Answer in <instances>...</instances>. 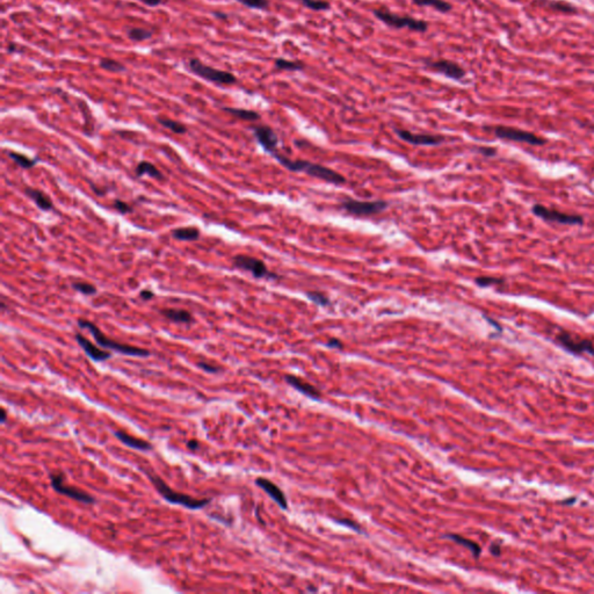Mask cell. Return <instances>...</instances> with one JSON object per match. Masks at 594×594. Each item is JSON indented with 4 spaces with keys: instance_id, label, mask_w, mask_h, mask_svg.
Here are the masks:
<instances>
[{
    "instance_id": "cell-1",
    "label": "cell",
    "mask_w": 594,
    "mask_h": 594,
    "mask_svg": "<svg viewBox=\"0 0 594 594\" xmlns=\"http://www.w3.org/2000/svg\"><path fill=\"white\" fill-rule=\"evenodd\" d=\"M272 156L274 157L281 165H283L287 170L292 172H305V173L311 175V177L318 178V179L328 181L330 183H334V185H341V183L346 182V179L343 175L337 173V172L331 170V168L325 167V166L323 165L314 164V163L308 162V160L289 159L287 158L286 156H283V154L279 152V151H276Z\"/></svg>"
},
{
    "instance_id": "cell-2",
    "label": "cell",
    "mask_w": 594,
    "mask_h": 594,
    "mask_svg": "<svg viewBox=\"0 0 594 594\" xmlns=\"http://www.w3.org/2000/svg\"><path fill=\"white\" fill-rule=\"evenodd\" d=\"M147 475L148 479L152 483V485L156 488L157 491H158V494L162 495L166 501H168V503L180 505V506H183L189 510H200L203 509L204 506H207V505L212 501V499H198L191 497V495H188L180 494V492L172 490L170 486L159 476H157V475H154L150 471H147Z\"/></svg>"
},
{
    "instance_id": "cell-3",
    "label": "cell",
    "mask_w": 594,
    "mask_h": 594,
    "mask_svg": "<svg viewBox=\"0 0 594 594\" xmlns=\"http://www.w3.org/2000/svg\"><path fill=\"white\" fill-rule=\"evenodd\" d=\"M78 325L80 329L88 330V331L91 332V334L93 335L94 340H96L101 347H103V348L115 350V352L121 353V354L129 355V356L147 358V356L150 355V352H148V349L141 348V347L126 345V344H121V343H117V341H115V340L109 339L108 337H106V335L101 332V330L98 328L96 324L90 322V320L79 319Z\"/></svg>"
},
{
    "instance_id": "cell-4",
    "label": "cell",
    "mask_w": 594,
    "mask_h": 594,
    "mask_svg": "<svg viewBox=\"0 0 594 594\" xmlns=\"http://www.w3.org/2000/svg\"><path fill=\"white\" fill-rule=\"evenodd\" d=\"M186 66L193 74L214 84L233 85L237 82V78L233 73L209 66L198 58H191L187 62Z\"/></svg>"
},
{
    "instance_id": "cell-5",
    "label": "cell",
    "mask_w": 594,
    "mask_h": 594,
    "mask_svg": "<svg viewBox=\"0 0 594 594\" xmlns=\"http://www.w3.org/2000/svg\"><path fill=\"white\" fill-rule=\"evenodd\" d=\"M374 16L381 22L396 29L409 28L418 33H425L429 29V23L424 21V20L414 19V17L409 16H398V14L391 13L388 10L374 11Z\"/></svg>"
},
{
    "instance_id": "cell-6",
    "label": "cell",
    "mask_w": 594,
    "mask_h": 594,
    "mask_svg": "<svg viewBox=\"0 0 594 594\" xmlns=\"http://www.w3.org/2000/svg\"><path fill=\"white\" fill-rule=\"evenodd\" d=\"M531 212L537 217H540L543 221L546 222H554L558 224H565V225H581L584 224V217L580 215H573V214L562 213L560 210H554L550 208H546L542 204H535L531 208Z\"/></svg>"
},
{
    "instance_id": "cell-7",
    "label": "cell",
    "mask_w": 594,
    "mask_h": 594,
    "mask_svg": "<svg viewBox=\"0 0 594 594\" xmlns=\"http://www.w3.org/2000/svg\"><path fill=\"white\" fill-rule=\"evenodd\" d=\"M495 135L498 138L506 139V141L519 142V143H526L529 145H543L545 144V139L535 135V133L526 132L522 129H516L512 127H505L498 126L494 129Z\"/></svg>"
},
{
    "instance_id": "cell-8",
    "label": "cell",
    "mask_w": 594,
    "mask_h": 594,
    "mask_svg": "<svg viewBox=\"0 0 594 594\" xmlns=\"http://www.w3.org/2000/svg\"><path fill=\"white\" fill-rule=\"evenodd\" d=\"M556 341L561 347L568 350L569 353L576 355L590 354L594 355V345L589 339H581V338L572 335L569 332L562 331L556 335Z\"/></svg>"
},
{
    "instance_id": "cell-9",
    "label": "cell",
    "mask_w": 594,
    "mask_h": 594,
    "mask_svg": "<svg viewBox=\"0 0 594 594\" xmlns=\"http://www.w3.org/2000/svg\"><path fill=\"white\" fill-rule=\"evenodd\" d=\"M233 266L242 271L249 272L257 279H278V275L267 269L264 261L245 254H238L233 258Z\"/></svg>"
},
{
    "instance_id": "cell-10",
    "label": "cell",
    "mask_w": 594,
    "mask_h": 594,
    "mask_svg": "<svg viewBox=\"0 0 594 594\" xmlns=\"http://www.w3.org/2000/svg\"><path fill=\"white\" fill-rule=\"evenodd\" d=\"M344 210L354 216H371L382 213L388 203L384 201H358L353 198H347L341 203Z\"/></svg>"
},
{
    "instance_id": "cell-11",
    "label": "cell",
    "mask_w": 594,
    "mask_h": 594,
    "mask_svg": "<svg viewBox=\"0 0 594 594\" xmlns=\"http://www.w3.org/2000/svg\"><path fill=\"white\" fill-rule=\"evenodd\" d=\"M50 480H51V486L58 494L66 495L73 500L80 501L84 504H93L94 498L87 492L82 491V490L70 486L65 484V476L64 474H50Z\"/></svg>"
},
{
    "instance_id": "cell-12",
    "label": "cell",
    "mask_w": 594,
    "mask_h": 594,
    "mask_svg": "<svg viewBox=\"0 0 594 594\" xmlns=\"http://www.w3.org/2000/svg\"><path fill=\"white\" fill-rule=\"evenodd\" d=\"M425 64L435 72L447 77L453 80H462L465 77V71L455 62L448 59H438V61H425Z\"/></svg>"
},
{
    "instance_id": "cell-13",
    "label": "cell",
    "mask_w": 594,
    "mask_h": 594,
    "mask_svg": "<svg viewBox=\"0 0 594 594\" xmlns=\"http://www.w3.org/2000/svg\"><path fill=\"white\" fill-rule=\"evenodd\" d=\"M396 133L400 139L408 142L410 144L425 145V147H429V145H439L441 144L445 139L442 136L427 135V133H413L403 129H396Z\"/></svg>"
},
{
    "instance_id": "cell-14",
    "label": "cell",
    "mask_w": 594,
    "mask_h": 594,
    "mask_svg": "<svg viewBox=\"0 0 594 594\" xmlns=\"http://www.w3.org/2000/svg\"><path fill=\"white\" fill-rule=\"evenodd\" d=\"M253 132L258 143L264 148V150L269 154H273L278 151L279 139L274 130L268 126H258L253 128Z\"/></svg>"
},
{
    "instance_id": "cell-15",
    "label": "cell",
    "mask_w": 594,
    "mask_h": 594,
    "mask_svg": "<svg viewBox=\"0 0 594 594\" xmlns=\"http://www.w3.org/2000/svg\"><path fill=\"white\" fill-rule=\"evenodd\" d=\"M76 340H77V343H78V345L82 347V349H84V352L87 354L88 358H91L93 361L103 362L112 358L111 353L106 352V350H103V349H100L99 347L94 345L93 343H91V341L88 340L86 337H84L82 334L77 333Z\"/></svg>"
},
{
    "instance_id": "cell-16",
    "label": "cell",
    "mask_w": 594,
    "mask_h": 594,
    "mask_svg": "<svg viewBox=\"0 0 594 594\" xmlns=\"http://www.w3.org/2000/svg\"><path fill=\"white\" fill-rule=\"evenodd\" d=\"M255 484H257L259 488L263 489L264 491H265L266 494L268 495L269 497H271L273 500H274L275 503L281 507V509L287 510V507H288L287 498L278 485H275L274 483H272L271 480L266 479V478H258V479L255 480Z\"/></svg>"
},
{
    "instance_id": "cell-17",
    "label": "cell",
    "mask_w": 594,
    "mask_h": 594,
    "mask_svg": "<svg viewBox=\"0 0 594 594\" xmlns=\"http://www.w3.org/2000/svg\"><path fill=\"white\" fill-rule=\"evenodd\" d=\"M114 435L116 436V438L121 442H122V444L128 446V447L132 448V449L141 450V451H148V450L152 449V445H151L150 442L142 440V439L135 438V436L123 432V430H116V432H114Z\"/></svg>"
},
{
    "instance_id": "cell-18",
    "label": "cell",
    "mask_w": 594,
    "mask_h": 594,
    "mask_svg": "<svg viewBox=\"0 0 594 594\" xmlns=\"http://www.w3.org/2000/svg\"><path fill=\"white\" fill-rule=\"evenodd\" d=\"M159 313L165 318L178 324H192L194 322L192 314L187 310H182V309H160Z\"/></svg>"
},
{
    "instance_id": "cell-19",
    "label": "cell",
    "mask_w": 594,
    "mask_h": 594,
    "mask_svg": "<svg viewBox=\"0 0 594 594\" xmlns=\"http://www.w3.org/2000/svg\"><path fill=\"white\" fill-rule=\"evenodd\" d=\"M26 194L35 202V204L40 208L43 212H50L53 209V203L50 200V198L47 194H44L42 191L37 188H32V187H27Z\"/></svg>"
},
{
    "instance_id": "cell-20",
    "label": "cell",
    "mask_w": 594,
    "mask_h": 594,
    "mask_svg": "<svg viewBox=\"0 0 594 594\" xmlns=\"http://www.w3.org/2000/svg\"><path fill=\"white\" fill-rule=\"evenodd\" d=\"M286 381L289 383L290 385H293L294 388H296L297 390L301 391L302 394H304L305 396H309L311 398L319 397V391L317 390L314 385L309 384V383L302 381V380L297 379L295 376H286Z\"/></svg>"
},
{
    "instance_id": "cell-21",
    "label": "cell",
    "mask_w": 594,
    "mask_h": 594,
    "mask_svg": "<svg viewBox=\"0 0 594 594\" xmlns=\"http://www.w3.org/2000/svg\"><path fill=\"white\" fill-rule=\"evenodd\" d=\"M135 173L137 177H143V175H148V177L153 178V179L157 180H164L165 177L162 174V172H160L158 168L156 167L153 164H151V163L148 162H143L138 163V165L136 166L135 168Z\"/></svg>"
},
{
    "instance_id": "cell-22",
    "label": "cell",
    "mask_w": 594,
    "mask_h": 594,
    "mask_svg": "<svg viewBox=\"0 0 594 594\" xmlns=\"http://www.w3.org/2000/svg\"><path fill=\"white\" fill-rule=\"evenodd\" d=\"M172 237L177 240H182V242H194L200 238V230L197 227L180 228L172 231Z\"/></svg>"
},
{
    "instance_id": "cell-23",
    "label": "cell",
    "mask_w": 594,
    "mask_h": 594,
    "mask_svg": "<svg viewBox=\"0 0 594 594\" xmlns=\"http://www.w3.org/2000/svg\"><path fill=\"white\" fill-rule=\"evenodd\" d=\"M223 111L229 113V114L233 115V116L240 118L244 121H257L260 118V115L257 112L249 111V109L244 108H233V107H224Z\"/></svg>"
},
{
    "instance_id": "cell-24",
    "label": "cell",
    "mask_w": 594,
    "mask_h": 594,
    "mask_svg": "<svg viewBox=\"0 0 594 594\" xmlns=\"http://www.w3.org/2000/svg\"><path fill=\"white\" fill-rule=\"evenodd\" d=\"M153 32L148 31V29L141 28V27H135V28H129L127 31V36L129 40L133 42H143L152 36Z\"/></svg>"
},
{
    "instance_id": "cell-25",
    "label": "cell",
    "mask_w": 594,
    "mask_h": 594,
    "mask_svg": "<svg viewBox=\"0 0 594 594\" xmlns=\"http://www.w3.org/2000/svg\"><path fill=\"white\" fill-rule=\"evenodd\" d=\"M412 2L418 6H429L441 13H448L451 10V5L445 0H412Z\"/></svg>"
},
{
    "instance_id": "cell-26",
    "label": "cell",
    "mask_w": 594,
    "mask_h": 594,
    "mask_svg": "<svg viewBox=\"0 0 594 594\" xmlns=\"http://www.w3.org/2000/svg\"><path fill=\"white\" fill-rule=\"evenodd\" d=\"M99 64H100L101 69L108 71V72L121 73V72H124V71H127L126 65L121 63V62L115 61V59H112V58H102L100 61Z\"/></svg>"
},
{
    "instance_id": "cell-27",
    "label": "cell",
    "mask_w": 594,
    "mask_h": 594,
    "mask_svg": "<svg viewBox=\"0 0 594 594\" xmlns=\"http://www.w3.org/2000/svg\"><path fill=\"white\" fill-rule=\"evenodd\" d=\"M447 537H449L450 540H453V541H455L456 543H459V544L464 545L465 548L470 549V551L472 552V555H474L475 557H478L480 555V546L477 544V543H475L474 541H470V540L464 539V537L460 536V535H455V534H448V535H446Z\"/></svg>"
},
{
    "instance_id": "cell-28",
    "label": "cell",
    "mask_w": 594,
    "mask_h": 594,
    "mask_svg": "<svg viewBox=\"0 0 594 594\" xmlns=\"http://www.w3.org/2000/svg\"><path fill=\"white\" fill-rule=\"evenodd\" d=\"M8 157L13 159L20 167L25 168V170H29V168L34 167V166L37 164V159H31L29 157L25 156V154L14 152V151H10V152H8Z\"/></svg>"
},
{
    "instance_id": "cell-29",
    "label": "cell",
    "mask_w": 594,
    "mask_h": 594,
    "mask_svg": "<svg viewBox=\"0 0 594 594\" xmlns=\"http://www.w3.org/2000/svg\"><path fill=\"white\" fill-rule=\"evenodd\" d=\"M157 121H158V123L160 124V126L167 128V129H170L172 132L178 133V135H182V133H185L187 132V128L185 124H182L181 122H178V121L170 120V118H166V117H157Z\"/></svg>"
},
{
    "instance_id": "cell-30",
    "label": "cell",
    "mask_w": 594,
    "mask_h": 594,
    "mask_svg": "<svg viewBox=\"0 0 594 594\" xmlns=\"http://www.w3.org/2000/svg\"><path fill=\"white\" fill-rule=\"evenodd\" d=\"M275 67L279 70L283 71H299L304 69V64L301 62L295 61H288L284 58H278L275 61Z\"/></svg>"
},
{
    "instance_id": "cell-31",
    "label": "cell",
    "mask_w": 594,
    "mask_h": 594,
    "mask_svg": "<svg viewBox=\"0 0 594 594\" xmlns=\"http://www.w3.org/2000/svg\"><path fill=\"white\" fill-rule=\"evenodd\" d=\"M297 1L313 11H326L330 8V4L325 0H297Z\"/></svg>"
},
{
    "instance_id": "cell-32",
    "label": "cell",
    "mask_w": 594,
    "mask_h": 594,
    "mask_svg": "<svg viewBox=\"0 0 594 594\" xmlns=\"http://www.w3.org/2000/svg\"><path fill=\"white\" fill-rule=\"evenodd\" d=\"M475 282L478 287L488 288L492 286H497V284H503L504 279L494 278V276H479V278L475 279Z\"/></svg>"
},
{
    "instance_id": "cell-33",
    "label": "cell",
    "mask_w": 594,
    "mask_h": 594,
    "mask_svg": "<svg viewBox=\"0 0 594 594\" xmlns=\"http://www.w3.org/2000/svg\"><path fill=\"white\" fill-rule=\"evenodd\" d=\"M73 289L77 290V292L84 294V295L91 296V295H96L98 293L97 287L94 286V284L87 283V282H74L72 284Z\"/></svg>"
},
{
    "instance_id": "cell-34",
    "label": "cell",
    "mask_w": 594,
    "mask_h": 594,
    "mask_svg": "<svg viewBox=\"0 0 594 594\" xmlns=\"http://www.w3.org/2000/svg\"><path fill=\"white\" fill-rule=\"evenodd\" d=\"M239 4L244 5L245 7L253 8V10H267L269 6L268 0H236Z\"/></svg>"
},
{
    "instance_id": "cell-35",
    "label": "cell",
    "mask_w": 594,
    "mask_h": 594,
    "mask_svg": "<svg viewBox=\"0 0 594 594\" xmlns=\"http://www.w3.org/2000/svg\"><path fill=\"white\" fill-rule=\"evenodd\" d=\"M307 297L310 301L316 303L317 305H320V307H328V305H330V299L328 298V296L324 295L323 293L308 292Z\"/></svg>"
},
{
    "instance_id": "cell-36",
    "label": "cell",
    "mask_w": 594,
    "mask_h": 594,
    "mask_svg": "<svg viewBox=\"0 0 594 594\" xmlns=\"http://www.w3.org/2000/svg\"><path fill=\"white\" fill-rule=\"evenodd\" d=\"M550 6L554 8V10H557V11L568 12V13H575L576 12L575 7H572L571 5L565 4V2H562V1H552Z\"/></svg>"
},
{
    "instance_id": "cell-37",
    "label": "cell",
    "mask_w": 594,
    "mask_h": 594,
    "mask_svg": "<svg viewBox=\"0 0 594 594\" xmlns=\"http://www.w3.org/2000/svg\"><path fill=\"white\" fill-rule=\"evenodd\" d=\"M113 207H114V209H116L117 212L121 214H128V213L132 212V207H130L128 203H126V202H123L121 200H115L114 203H113Z\"/></svg>"
},
{
    "instance_id": "cell-38",
    "label": "cell",
    "mask_w": 594,
    "mask_h": 594,
    "mask_svg": "<svg viewBox=\"0 0 594 594\" xmlns=\"http://www.w3.org/2000/svg\"><path fill=\"white\" fill-rule=\"evenodd\" d=\"M197 364L198 368H201L202 370L207 371V373H218V370H219L218 367L208 363V362H198Z\"/></svg>"
},
{
    "instance_id": "cell-39",
    "label": "cell",
    "mask_w": 594,
    "mask_h": 594,
    "mask_svg": "<svg viewBox=\"0 0 594 594\" xmlns=\"http://www.w3.org/2000/svg\"><path fill=\"white\" fill-rule=\"evenodd\" d=\"M139 297H141L143 301H148V299H152L154 297L153 292H151V290L148 289H143L141 293H139Z\"/></svg>"
},
{
    "instance_id": "cell-40",
    "label": "cell",
    "mask_w": 594,
    "mask_h": 594,
    "mask_svg": "<svg viewBox=\"0 0 594 594\" xmlns=\"http://www.w3.org/2000/svg\"><path fill=\"white\" fill-rule=\"evenodd\" d=\"M479 152L486 157H492V156H495L497 151H495V148H480Z\"/></svg>"
},
{
    "instance_id": "cell-41",
    "label": "cell",
    "mask_w": 594,
    "mask_h": 594,
    "mask_svg": "<svg viewBox=\"0 0 594 594\" xmlns=\"http://www.w3.org/2000/svg\"><path fill=\"white\" fill-rule=\"evenodd\" d=\"M137 1H141L142 4L147 5L148 7H156V6L162 4V0H137Z\"/></svg>"
},
{
    "instance_id": "cell-42",
    "label": "cell",
    "mask_w": 594,
    "mask_h": 594,
    "mask_svg": "<svg viewBox=\"0 0 594 594\" xmlns=\"http://www.w3.org/2000/svg\"><path fill=\"white\" fill-rule=\"evenodd\" d=\"M328 346L335 347V348H341V347H343V345H341V341L338 339H331L328 343Z\"/></svg>"
},
{
    "instance_id": "cell-43",
    "label": "cell",
    "mask_w": 594,
    "mask_h": 594,
    "mask_svg": "<svg viewBox=\"0 0 594 594\" xmlns=\"http://www.w3.org/2000/svg\"><path fill=\"white\" fill-rule=\"evenodd\" d=\"M187 447H188L189 449H192V450L198 449V442L197 440H189L188 442H187Z\"/></svg>"
},
{
    "instance_id": "cell-44",
    "label": "cell",
    "mask_w": 594,
    "mask_h": 594,
    "mask_svg": "<svg viewBox=\"0 0 594 594\" xmlns=\"http://www.w3.org/2000/svg\"><path fill=\"white\" fill-rule=\"evenodd\" d=\"M1 417H0V420H1L2 424L6 423V420H7V413H6V410L4 408H1Z\"/></svg>"
},
{
    "instance_id": "cell-45",
    "label": "cell",
    "mask_w": 594,
    "mask_h": 594,
    "mask_svg": "<svg viewBox=\"0 0 594 594\" xmlns=\"http://www.w3.org/2000/svg\"><path fill=\"white\" fill-rule=\"evenodd\" d=\"M491 552L494 555H495V556H499V555H500V548H499L498 545L491 546Z\"/></svg>"
},
{
    "instance_id": "cell-46",
    "label": "cell",
    "mask_w": 594,
    "mask_h": 594,
    "mask_svg": "<svg viewBox=\"0 0 594 594\" xmlns=\"http://www.w3.org/2000/svg\"><path fill=\"white\" fill-rule=\"evenodd\" d=\"M214 16H215L216 17H219V19H227V17H228L227 14L221 13V12H215V13H214Z\"/></svg>"
}]
</instances>
